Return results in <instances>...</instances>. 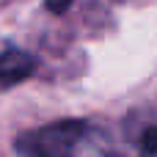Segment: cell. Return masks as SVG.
Wrapping results in <instances>:
<instances>
[{
    "mask_svg": "<svg viewBox=\"0 0 157 157\" xmlns=\"http://www.w3.org/2000/svg\"><path fill=\"white\" fill-rule=\"evenodd\" d=\"M141 149L146 155H157V127H149L141 138Z\"/></svg>",
    "mask_w": 157,
    "mask_h": 157,
    "instance_id": "3",
    "label": "cell"
},
{
    "mask_svg": "<svg viewBox=\"0 0 157 157\" xmlns=\"http://www.w3.org/2000/svg\"><path fill=\"white\" fill-rule=\"evenodd\" d=\"M44 6H47L52 14H63V11L72 6V0H44Z\"/></svg>",
    "mask_w": 157,
    "mask_h": 157,
    "instance_id": "4",
    "label": "cell"
},
{
    "mask_svg": "<svg viewBox=\"0 0 157 157\" xmlns=\"http://www.w3.org/2000/svg\"><path fill=\"white\" fill-rule=\"evenodd\" d=\"M83 138V124L80 121H61L50 124L39 132H25L17 141V149L25 157H66L72 146Z\"/></svg>",
    "mask_w": 157,
    "mask_h": 157,
    "instance_id": "1",
    "label": "cell"
},
{
    "mask_svg": "<svg viewBox=\"0 0 157 157\" xmlns=\"http://www.w3.org/2000/svg\"><path fill=\"white\" fill-rule=\"evenodd\" d=\"M33 72V58L19 50H8L0 55V88H8L19 80H25Z\"/></svg>",
    "mask_w": 157,
    "mask_h": 157,
    "instance_id": "2",
    "label": "cell"
}]
</instances>
